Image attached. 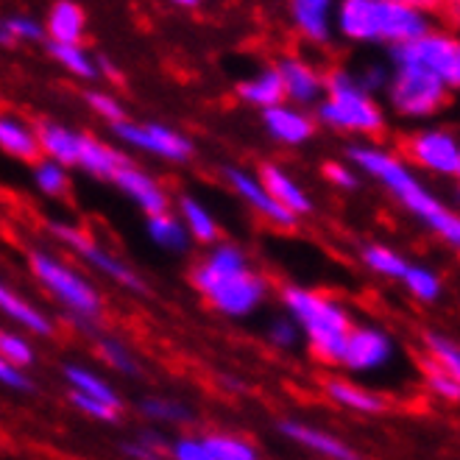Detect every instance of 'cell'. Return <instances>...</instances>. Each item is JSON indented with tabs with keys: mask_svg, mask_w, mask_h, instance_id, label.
Here are the masks:
<instances>
[{
	"mask_svg": "<svg viewBox=\"0 0 460 460\" xmlns=\"http://www.w3.org/2000/svg\"><path fill=\"white\" fill-rule=\"evenodd\" d=\"M349 159H351V165H355V168L366 171L376 181H383L394 193V199L408 207L419 221H424L432 232L441 234L447 243H452V246H457V243H460L457 215L452 209H447L436 196H432L427 187L413 176V171L404 165V162H399L394 154L376 148V146L349 148Z\"/></svg>",
	"mask_w": 460,
	"mask_h": 460,
	"instance_id": "6da1fadb",
	"label": "cell"
},
{
	"mask_svg": "<svg viewBox=\"0 0 460 460\" xmlns=\"http://www.w3.org/2000/svg\"><path fill=\"white\" fill-rule=\"evenodd\" d=\"M193 285L224 315L243 318L254 313L268 296V282L254 274L246 254L232 243L215 246L204 262L193 268Z\"/></svg>",
	"mask_w": 460,
	"mask_h": 460,
	"instance_id": "7a4b0ae2",
	"label": "cell"
},
{
	"mask_svg": "<svg viewBox=\"0 0 460 460\" xmlns=\"http://www.w3.org/2000/svg\"><path fill=\"white\" fill-rule=\"evenodd\" d=\"M338 29L355 42L408 45L429 31L424 9L404 0H346L338 6Z\"/></svg>",
	"mask_w": 460,
	"mask_h": 460,
	"instance_id": "3957f363",
	"label": "cell"
},
{
	"mask_svg": "<svg viewBox=\"0 0 460 460\" xmlns=\"http://www.w3.org/2000/svg\"><path fill=\"white\" fill-rule=\"evenodd\" d=\"M282 302L288 307V318L296 323V330L305 332L315 355L341 363L343 343L351 330L346 310L330 296H321L307 288H285Z\"/></svg>",
	"mask_w": 460,
	"mask_h": 460,
	"instance_id": "277c9868",
	"label": "cell"
},
{
	"mask_svg": "<svg viewBox=\"0 0 460 460\" xmlns=\"http://www.w3.org/2000/svg\"><path fill=\"white\" fill-rule=\"evenodd\" d=\"M318 118L343 131L374 134L383 128V110L376 101L358 84L351 73H330L323 78V98L318 101Z\"/></svg>",
	"mask_w": 460,
	"mask_h": 460,
	"instance_id": "5b68a950",
	"label": "cell"
},
{
	"mask_svg": "<svg viewBox=\"0 0 460 460\" xmlns=\"http://www.w3.org/2000/svg\"><path fill=\"white\" fill-rule=\"evenodd\" d=\"M31 270L40 279V285L59 305H65L73 315L90 321L101 313V293L93 288V282H87L75 268H70L59 257L45 254V252H34L31 254Z\"/></svg>",
	"mask_w": 460,
	"mask_h": 460,
	"instance_id": "8992f818",
	"label": "cell"
},
{
	"mask_svg": "<svg viewBox=\"0 0 460 460\" xmlns=\"http://www.w3.org/2000/svg\"><path fill=\"white\" fill-rule=\"evenodd\" d=\"M394 67H413L436 75L447 90L457 87L460 81V45L455 37L441 31H427L424 37L391 48Z\"/></svg>",
	"mask_w": 460,
	"mask_h": 460,
	"instance_id": "52a82bcc",
	"label": "cell"
},
{
	"mask_svg": "<svg viewBox=\"0 0 460 460\" xmlns=\"http://www.w3.org/2000/svg\"><path fill=\"white\" fill-rule=\"evenodd\" d=\"M447 84L436 75L413 70V67H394L388 78V98L391 106L404 118H427L438 112L447 101Z\"/></svg>",
	"mask_w": 460,
	"mask_h": 460,
	"instance_id": "ba28073f",
	"label": "cell"
},
{
	"mask_svg": "<svg viewBox=\"0 0 460 460\" xmlns=\"http://www.w3.org/2000/svg\"><path fill=\"white\" fill-rule=\"evenodd\" d=\"M50 232L57 240H62L65 246L78 254L81 260H84L87 265H93L98 274L103 277H110L112 282L123 285V288H131V290H143V279L137 277V270H131L123 260H118L112 252H106L101 249L98 243L87 234V232H81L78 226L73 224H50Z\"/></svg>",
	"mask_w": 460,
	"mask_h": 460,
	"instance_id": "9c48e42d",
	"label": "cell"
},
{
	"mask_svg": "<svg viewBox=\"0 0 460 460\" xmlns=\"http://www.w3.org/2000/svg\"><path fill=\"white\" fill-rule=\"evenodd\" d=\"M115 134L118 140H123L131 148H140L146 154L171 159V162H187L193 156V143L184 137V134L162 126V123H128L120 120L115 123Z\"/></svg>",
	"mask_w": 460,
	"mask_h": 460,
	"instance_id": "30bf717a",
	"label": "cell"
},
{
	"mask_svg": "<svg viewBox=\"0 0 460 460\" xmlns=\"http://www.w3.org/2000/svg\"><path fill=\"white\" fill-rule=\"evenodd\" d=\"M394 358V341L388 338L385 330L380 327H351L343 343V355L341 363L349 371H358V374H368L388 366Z\"/></svg>",
	"mask_w": 460,
	"mask_h": 460,
	"instance_id": "8fae6325",
	"label": "cell"
},
{
	"mask_svg": "<svg viewBox=\"0 0 460 460\" xmlns=\"http://www.w3.org/2000/svg\"><path fill=\"white\" fill-rule=\"evenodd\" d=\"M411 154L421 168L438 173V176L460 173V146L449 131H441V128L419 131L411 143Z\"/></svg>",
	"mask_w": 460,
	"mask_h": 460,
	"instance_id": "7c38bea8",
	"label": "cell"
},
{
	"mask_svg": "<svg viewBox=\"0 0 460 460\" xmlns=\"http://www.w3.org/2000/svg\"><path fill=\"white\" fill-rule=\"evenodd\" d=\"M112 181L118 184L120 193H126L148 215V218L168 212V196H165V190H162V184L156 179H151L148 173H143L140 168H134L131 162L112 176Z\"/></svg>",
	"mask_w": 460,
	"mask_h": 460,
	"instance_id": "4fadbf2b",
	"label": "cell"
},
{
	"mask_svg": "<svg viewBox=\"0 0 460 460\" xmlns=\"http://www.w3.org/2000/svg\"><path fill=\"white\" fill-rule=\"evenodd\" d=\"M226 181L232 184V190L246 201L254 212H260L262 218L274 221L279 226H293L296 224V215H290L288 209H282L274 199L265 193V187L260 184V179L249 176L246 171L240 168H226Z\"/></svg>",
	"mask_w": 460,
	"mask_h": 460,
	"instance_id": "5bb4252c",
	"label": "cell"
},
{
	"mask_svg": "<svg viewBox=\"0 0 460 460\" xmlns=\"http://www.w3.org/2000/svg\"><path fill=\"white\" fill-rule=\"evenodd\" d=\"M279 432L285 438H290L293 444H299L321 457H330V460H360L355 455V449L346 447L341 438H335L332 432L327 429H318V427H310V424H302V421H282L279 424Z\"/></svg>",
	"mask_w": 460,
	"mask_h": 460,
	"instance_id": "9a60e30c",
	"label": "cell"
},
{
	"mask_svg": "<svg viewBox=\"0 0 460 460\" xmlns=\"http://www.w3.org/2000/svg\"><path fill=\"white\" fill-rule=\"evenodd\" d=\"M279 81H282V93L293 103H318L323 98V75L313 70L302 59H285L279 67Z\"/></svg>",
	"mask_w": 460,
	"mask_h": 460,
	"instance_id": "2e32d148",
	"label": "cell"
},
{
	"mask_svg": "<svg viewBox=\"0 0 460 460\" xmlns=\"http://www.w3.org/2000/svg\"><path fill=\"white\" fill-rule=\"evenodd\" d=\"M262 123H265L270 137L285 143V146H302L313 137V131H315L313 120L305 112H299L296 106H285V103L274 106V110H265Z\"/></svg>",
	"mask_w": 460,
	"mask_h": 460,
	"instance_id": "e0dca14e",
	"label": "cell"
},
{
	"mask_svg": "<svg viewBox=\"0 0 460 460\" xmlns=\"http://www.w3.org/2000/svg\"><path fill=\"white\" fill-rule=\"evenodd\" d=\"M260 184L265 187V193L274 199L282 209H288L290 215H307L310 209H313V201H310V196L305 193V187L296 181V179H290L282 168H277V165H262V179H260Z\"/></svg>",
	"mask_w": 460,
	"mask_h": 460,
	"instance_id": "ac0fdd59",
	"label": "cell"
},
{
	"mask_svg": "<svg viewBox=\"0 0 460 460\" xmlns=\"http://www.w3.org/2000/svg\"><path fill=\"white\" fill-rule=\"evenodd\" d=\"M128 165V159L115 151L112 146H106L95 137H90V134H81L78 140V156H75V168L87 171L93 176H101V179H110L123 168Z\"/></svg>",
	"mask_w": 460,
	"mask_h": 460,
	"instance_id": "d6986e66",
	"label": "cell"
},
{
	"mask_svg": "<svg viewBox=\"0 0 460 460\" xmlns=\"http://www.w3.org/2000/svg\"><path fill=\"white\" fill-rule=\"evenodd\" d=\"M84 29H87L84 9L70 4V0H59V4L48 12V22H45V34L50 37L48 42L78 45L81 37H84Z\"/></svg>",
	"mask_w": 460,
	"mask_h": 460,
	"instance_id": "ffe728a7",
	"label": "cell"
},
{
	"mask_svg": "<svg viewBox=\"0 0 460 460\" xmlns=\"http://www.w3.org/2000/svg\"><path fill=\"white\" fill-rule=\"evenodd\" d=\"M293 22L307 40L327 42L332 37V4L330 0H296L290 6Z\"/></svg>",
	"mask_w": 460,
	"mask_h": 460,
	"instance_id": "44dd1931",
	"label": "cell"
},
{
	"mask_svg": "<svg viewBox=\"0 0 460 460\" xmlns=\"http://www.w3.org/2000/svg\"><path fill=\"white\" fill-rule=\"evenodd\" d=\"M37 140H40V151L50 162H57V165H62V168H75L81 131H73V128L59 126V123H42L37 131Z\"/></svg>",
	"mask_w": 460,
	"mask_h": 460,
	"instance_id": "7402d4cb",
	"label": "cell"
},
{
	"mask_svg": "<svg viewBox=\"0 0 460 460\" xmlns=\"http://www.w3.org/2000/svg\"><path fill=\"white\" fill-rule=\"evenodd\" d=\"M0 313H4L9 321H14L17 327L29 330L34 335H50L53 327L45 313H40L31 302H25L22 296H17L4 279H0Z\"/></svg>",
	"mask_w": 460,
	"mask_h": 460,
	"instance_id": "603a6c76",
	"label": "cell"
},
{
	"mask_svg": "<svg viewBox=\"0 0 460 460\" xmlns=\"http://www.w3.org/2000/svg\"><path fill=\"white\" fill-rule=\"evenodd\" d=\"M0 151H6L9 156H17V159H25V162H34L42 154L37 131L17 118H4V115H0Z\"/></svg>",
	"mask_w": 460,
	"mask_h": 460,
	"instance_id": "cb8c5ba5",
	"label": "cell"
},
{
	"mask_svg": "<svg viewBox=\"0 0 460 460\" xmlns=\"http://www.w3.org/2000/svg\"><path fill=\"white\" fill-rule=\"evenodd\" d=\"M237 95L257 106V110H274L285 101V93H282V81H279V73L277 70H262L252 78H246L243 84L237 87Z\"/></svg>",
	"mask_w": 460,
	"mask_h": 460,
	"instance_id": "d4e9b609",
	"label": "cell"
},
{
	"mask_svg": "<svg viewBox=\"0 0 460 460\" xmlns=\"http://www.w3.org/2000/svg\"><path fill=\"white\" fill-rule=\"evenodd\" d=\"M65 380L70 385L73 394H81V396H90L95 402H103L110 404V408L120 411V396L118 391L103 380V376H98L95 371L84 368V366H65Z\"/></svg>",
	"mask_w": 460,
	"mask_h": 460,
	"instance_id": "484cf974",
	"label": "cell"
},
{
	"mask_svg": "<svg viewBox=\"0 0 460 460\" xmlns=\"http://www.w3.org/2000/svg\"><path fill=\"white\" fill-rule=\"evenodd\" d=\"M179 221H181L187 237H196L201 243H212L218 237V224H215L212 212L190 196H184L179 201Z\"/></svg>",
	"mask_w": 460,
	"mask_h": 460,
	"instance_id": "4316f807",
	"label": "cell"
},
{
	"mask_svg": "<svg viewBox=\"0 0 460 460\" xmlns=\"http://www.w3.org/2000/svg\"><path fill=\"white\" fill-rule=\"evenodd\" d=\"M148 237L165 252H187V246H190V237H187L181 221L171 212H162V215L148 218Z\"/></svg>",
	"mask_w": 460,
	"mask_h": 460,
	"instance_id": "83f0119b",
	"label": "cell"
},
{
	"mask_svg": "<svg viewBox=\"0 0 460 460\" xmlns=\"http://www.w3.org/2000/svg\"><path fill=\"white\" fill-rule=\"evenodd\" d=\"M327 394L332 402L343 404V408L349 411H358V413H380L385 408V402L366 391V388H358V385H351V383H343V380H332L327 383Z\"/></svg>",
	"mask_w": 460,
	"mask_h": 460,
	"instance_id": "f1b7e54d",
	"label": "cell"
},
{
	"mask_svg": "<svg viewBox=\"0 0 460 460\" xmlns=\"http://www.w3.org/2000/svg\"><path fill=\"white\" fill-rule=\"evenodd\" d=\"M140 413L151 421L159 424H187L193 421V411L187 408L179 399H168V396H146L140 402Z\"/></svg>",
	"mask_w": 460,
	"mask_h": 460,
	"instance_id": "f546056e",
	"label": "cell"
},
{
	"mask_svg": "<svg viewBox=\"0 0 460 460\" xmlns=\"http://www.w3.org/2000/svg\"><path fill=\"white\" fill-rule=\"evenodd\" d=\"M48 53L57 59L67 73L78 75V78H95L101 73L98 62L90 57V53L81 48V45H57V42H48Z\"/></svg>",
	"mask_w": 460,
	"mask_h": 460,
	"instance_id": "4dcf8cb0",
	"label": "cell"
},
{
	"mask_svg": "<svg viewBox=\"0 0 460 460\" xmlns=\"http://www.w3.org/2000/svg\"><path fill=\"white\" fill-rule=\"evenodd\" d=\"M404 288H408L419 302H436L444 285H441V277L436 274L432 268L427 265H408V270H404L402 277Z\"/></svg>",
	"mask_w": 460,
	"mask_h": 460,
	"instance_id": "1f68e13d",
	"label": "cell"
},
{
	"mask_svg": "<svg viewBox=\"0 0 460 460\" xmlns=\"http://www.w3.org/2000/svg\"><path fill=\"white\" fill-rule=\"evenodd\" d=\"M363 262L374 270V274L388 277V279H402L404 270H408V265H411L399 252H394L388 246H368L363 252Z\"/></svg>",
	"mask_w": 460,
	"mask_h": 460,
	"instance_id": "d6a6232c",
	"label": "cell"
},
{
	"mask_svg": "<svg viewBox=\"0 0 460 460\" xmlns=\"http://www.w3.org/2000/svg\"><path fill=\"white\" fill-rule=\"evenodd\" d=\"M207 449L212 452L215 460H260L257 449L243 441L237 436H224V432H215V436H207L204 438Z\"/></svg>",
	"mask_w": 460,
	"mask_h": 460,
	"instance_id": "836d02e7",
	"label": "cell"
},
{
	"mask_svg": "<svg viewBox=\"0 0 460 460\" xmlns=\"http://www.w3.org/2000/svg\"><path fill=\"white\" fill-rule=\"evenodd\" d=\"M98 355H101V360L106 366L120 371V374H128V376L140 374V363H137V358H134V351L118 338H101L98 341Z\"/></svg>",
	"mask_w": 460,
	"mask_h": 460,
	"instance_id": "e575fe53",
	"label": "cell"
},
{
	"mask_svg": "<svg viewBox=\"0 0 460 460\" xmlns=\"http://www.w3.org/2000/svg\"><path fill=\"white\" fill-rule=\"evenodd\" d=\"M0 29L14 42H45V22H40L31 14H9L0 20Z\"/></svg>",
	"mask_w": 460,
	"mask_h": 460,
	"instance_id": "d590c367",
	"label": "cell"
},
{
	"mask_svg": "<svg viewBox=\"0 0 460 460\" xmlns=\"http://www.w3.org/2000/svg\"><path fill=\"white\" fill-rule=\"evenodd\" d=\"M427 349L432 360H436V368L452 374V376H460V351H457V343L447 335H427Z\"/></svg>",
	"mask_w": 460,
	"mask_h": 460,
	"instance_id": "8d00e7d4",
	"label": "cell"
},
{
	"mask_svg": "<svg viewBox=\"0 0 460 460\" xmlns=\"http://www.w3.org/2000/svg\"><path fill=\"white\" fill-rule=\"evenodd\" d=\"M34 181H37V190L45 193V196H62L70 184V176H67V168L57 165V162H40L37 171H34Z\"/></svg>",
	"mask_w": 460,
	"mask_h": 460,
	"instance_id": "74e56055",
	"label": "cell"
},
{
	"mask_svg": "<svg viewBox=\"0 0 460 460\" xmlns=\"http://www.w3.org/2000/svg\"><path fill=\"white\" fill-rule=\"evenodd\" d=\"M0 358H6L12 366H17L22 371L29 366H34V360H37L34 346L25 338H20L14 332H6V330H0Z\"/></svg>",
	"mask_w": 460,
	"mask_h": 460,
	"instance_id": "f35d334b",
	"label": "cell"
},
{
	"mask_svg": "<svg viewBox=\"0 0 460 460\" xmlns=\"http://www.w3.org/2000/svg\"><path fill=\"white\" fill-rule=\"evenodd\" d=\"M123 455L128 460H165L168 444L162 441V436H156V432H143L140 438L123 444Z\"/></svg>",
	"mask_w": 460,
	"mask_h": 460,
	"instance_id": "ab89813d",
	"label": "cell"
},
{
	"mask_svg": "<svg viewBox=\"0 0 460 460\" xmlns=\"http://www.w3.org/2000/svg\"><path fill=\"white\" fill-rule=\"evenodd\" d=\"M168 455L173 460H215L204 438H176L173 444H168Z\"/></svg>",
	"mask_w": 460,
	"mask_h": 460,
	"instance_id": "60d3db41",
	"label": "cell"
},
{
	"mask_svg": "<svg viewBox=\"0 0 460 460\" xmlns=\"http://www.w3.org/2000/svg\"><path fill=\"white\" fill-rule=\"evenodd\" d=\"M70 402H73L75 411H81V413L90 416V419H98V421H118L120 419V411L110 408V404H103V402H95L90 396L70 394Z\"/></svg>",
	"mask_w": 460,
	"mask_h": 460,
	"instance_id": "b9f144b4",
	"label": "cell"
},
{
	"mask_svg": "<svg viewBox=\"0 0 460 460\" xmlns=\"http://www.w3.org/2000/svg\"><path fill=\"white\" fill-rule=\"evenodd\" d=\"M87 103L93 106V110L103 118V120H110V123H120V120H126L123 118V106H120V101L118 98H112V95H106V93H87Z\"/></svg>",
	"mask_w": 460,
	"mask_h": 460,
	"instance_id": "7bdbcfd3",
	"label": "cell"
},
{
	"mask_svg": "<svg viewBox=\"0 0 460 460\" xmlns=\"http://www.w3.org/2000/svg\"><path fill=\"white\" fill-rule=\"evenodd\" d=\"M296 341H299V330L290 318H274L268 327V343L277 349H290Z\"/></svg>",
	"mask_w": 460,
	"mask_h": 460,
	"instance_id": "ee69618b",
	"label": "cell"
},
{
	"mask_svg": "<svg viewBox=\"0 0 460 460\" xmlns=\"http://www.w3.org/2000/svg\"><path fill=\"white\" fill-rule=\"evenodd\" d=\"M427 388H429L432 394H438V396L449 399V402H455V399L460 396V383H457V376H452V374H447V371H441V368H432V371L427 374Z\"/></svg>",
	"mask_w": 460,
	"mask_h": 460,
	"instance_id": "f6af8a7d",
	"label": "cell"
},
{
	"mask_svg": "<svg viewBox=\"0 0 460 460\" xmlns=\"http://www.w3.org/2000/svg\"><path fill=\"white\" fill-rule=\"evenodd\" d=\"M0 385H6L12 391H31V380L22 368L12 366L6 358H0Z\"/></svg>",
	"mask_w": 460,
	"mask_h": 460,
	"instance_id": "bcb514c9",
	"label": "cell"
},
{
	"mask_svg": "<svg viewBox=\"0 0 460 460\" xmlns=\"http://www.w3.org/2000/svg\"><path fill=\"white\" fill-rule=\"evenodd\" d=\"M323 173H327V179H330L335 187H341V190H355V187L360 184L358 171H355V168H349V165H343V162H330V165L323 168Z\"/></svg>",
	"mask_w": 460,
	"mask_h": 460,
	"instance_id": "7dc6e473",
	"label": "cell"
},
{
	"mask_svg": "<svg viewBox=\"0 0 460 460\" xmlns=\"http://www.w3.org/2000/svg\"><path fill=\"white\" fill-rule=\"evenodd\" d=\"M358 78V84L371 95L374 90H380V87H388V73H385V67H380V65H371L366 73H360V75H355Z\"/></svg>",
	"mask_w": 460,
	"mask_h": 460,
	"instance_id": "c3c4849f",
	"label": "cell"
},
{
	"mask_svg": "<svg viewBox=\"0 0 460 460\" xmlns=\"http://www.w3.org/2000/svg\"><path fill=\"white\" fill-rule=\"evenodd\" d=\"M176 6H181V9H196L199 4H193V0H181V4H176Z\"/></svg>",
	"mask_w": 460,
	"mask_h": 460,
	"instance_id": "681fc988",
	"label": "cell"
},
{
	"mask_svg": "<svg viewBox=\"0 0 460 460\" xmlns=\"http://www.w3.org/2000/svg\"><path fill=\"white\" fill-rule=\"evenodd\" d=\"M0 45H12V40H9V37L4 34V29H0Z\"/></svg>",
	"mask_w": 460,
	"mask_h": 460,
	"instance_id": "f907efd6",
	"label": "cell"
}]
</instances>
